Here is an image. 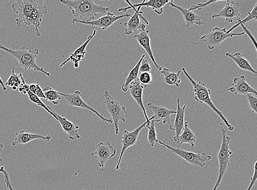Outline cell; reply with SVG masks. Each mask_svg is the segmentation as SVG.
<instances>
[{"label":"cell","instance_id":"ffe728a7","mask_svg":"<svg viewBox=\"0 0 257 190\" xmlns=\"http://www.w3.org/2000/svg\"><path fill=\"white\" fill-rule=\"evenodd\" d=\"M180 102L181 100L178 96L177 100V109L175 122L169 127V129L172 130V131H174L176 133L175 138L173 139H174L173 144H175L176 141L177 140L179 136L182 133L184 127L185 110L186 109V105H184L182 108Z\"/></svg>","mask_w":257,"mask_h":190},{"label":"cell","instance_id":"cb8c5ba5","mask_svg":"<svg viewBox=\"0 0 257 190\" xmlns=\"http://www.w3.org/2000/svg\"><path fill=\"white\" fill-rule=\"evenodd\" d=\"M51 139V136L50 135L44 136L38 134L28 133L24 131V130H21L19 133H16V137L13 142V145H26L30 142L38 139H40L45 142H49Z\"/></svg>","mask_w":257,"mask_h":190},{"label":"cell","instance_id":"4316f807","mask_svg":"<svg viewBox=\"0 0 257 190\" xmlns=\"http://www.w3.org/2000/svg\"><path fill=\"white\" fill-rule=\"evenodd\" d=\"M182 70H179L177 73H172L169 69L164 68L160 71L164 76V82L165 85L175 86L179 87L181 83L180 79Z\"/></svg>","mask_w":257,"mask_h":190},{"label":"cell","instance_id":"e575fe53","mask_svg":"<svg viewBox=\"0 0 257 190\" xmlns=\"http://www.w3.org/2000/svg\"><path fill=\"white\" fill-rule=\"evenodd\" d=\"M138 79L141 84L143 85L147 86V85L152 84L153 77L151 73H141Z\"/></svg>","mask_w":257,"mask_h":190},{"label":"cell","instance_id":"5b68a950","mask_svg":"<svg viewBox=\"0 0 257 190\" xmlns=\"http://www.w3.org/2000/svg\"><path fill=\"white\" fill-rule=\"evenodd\" d=\"M220 126L221 132H222V141L218 153V176L212 190H217L220 186L221 182L223 180L225 172L230 166V159L232 154L229 148L231 138L230 136L226 134V130L224 128L222 123H220Z\"/></svg>","mask_w":257,"mask_h":190},{"label":"cell","instance_id":"d6a6232c","mask_svg":"<svg viewBox=\"0 0 257 190\" xmlns=\"http://www.w3.org/2000/svg\"><path fill=\"white\" fill-rule=\"evenodd\" d=\"M27 94L28 95V97L30 100L32 101V102L35 104H37L38 106L41 107V108H43L44 110H45L48 113H49V114L52 115L54 118H55L56 120H57V117L55 114H53V113L49 110L47 108V106L39 98H38L37 96H35V94L32 93L31 91H29L27 93Z\"/></svg>","mask_w":257,"mask_h":190},{"label":"cell","instance_id":"2e32d148","mask_svg":"<svg viewBox=\"0 0 257 190\" xmlns=\"http://www.w3.org/2000/svg\"><path fill=\"white\" fill-rule=\"evenodd\" d=\"M47 108L53 114L56 115L57 120L61 124L64 132L69 135V139L76 140L80 138V135L77 132V129H79V126L75 125L74 123L67 120L66 118L59 115L53 110L51 106H47Z\"/></svg>","mask_w":257,"mask_h":190},{"label":"cell","instance_id":"9c48e42d","mask_svg":"<svg viewBox=\"0 0 257 190\" xmlns=\"http://www.w3.org/2000/svg\"><path fill=\"white\" fill-rule=\"evenodd\" d=\"M59 93L65 99V103L69 106L76 107V108H82L91 111L104 122L109 124L113 123L111 119L106 118L101 116L96 110H95L92 107L86 104L85 101L82 99V94L80 91H76L73 94H64L60 92Z\"/></svg>","mask_w":257,"mask_h":190},{"label":"cell","instance_id":"836d02e7","mask_svg":"<svg viewBox=\"0 0 257 190\" xmlns=\"http://www.w3.org/2000/svg\"><path fill=\"white\" fill-rule=\"evenodd\" d=\"M29 91H31L32 93L37 96L39 98H43L46 99V97L42 90L39 83H37L36 84H31L29 85Z\"/></svg>","mask_w":257,"mask_h":190},{"label":"cell","instance_id":"f546056e","mask_svg":"<svg viewBox=\"0 0 257 190\" xmlns=\"http://www.w3.org/2000/svg\"><path fill=\"white\" fill-rule=\"evenodd\" d=\"M23 75L20 73L17 74L15 72V68L13 69L12 74L5 85L7 86L11 87L13 90L16 91L22 84Z\"/></svg>","mask_w":257,"mask_h":190},{"label":"cell","instance_id":"60d3db41","mask_svg":"<svg viewBox=\"0 0 257 190\" xmlns=\"http://www.w3.org/2000/svg\"><path fill=\"white\" fill-rule=\"evenodd\" d=\"M256 165H257V161H255V163L254 166V173H253V175L252 176V177L250 178L249 185L248 187L247 190H250L251 188H252L253 187V186L254 185V184L255 183V182L256 181V178H257V175H256L257 167H256Z\"/></svg>","mask_w":257,"mask_h":190},{"label":"cell","instance_id":"ee69618b","mask_svg":"<svg viewBox=\"0 0 257 190\" xmlns=\"http://www.w3.org/2000/svg\"><path fill=\"white\" fill-rule=\"evenodd\" d=\"M0 85L2 86L3 88V90L4 91H7V88L5 86L4 83L3 81V80L1 78V77H0Z\"/></svg>","mask_w":257,"mask_h":190},{"label":"cell","instance_id":"e0dca14e","mask_svg":"<svg viewBox=\"0 0 257 190\" xmlns=\"http://www.w3.org/2000/svg\"><path fill=\"white\" fill-rule=\"evenodd\" d=\"M130 5V7L125 8H121L118 10V12H123L126 13L127 11L131 9H136L142 7L151 8L155 13L159 15H162L163 13V9L165 5L170 3V1L168 0H151V1H143L141 4L132 5L130 2L125 1Z\"/></svg>","mask_w":257,"mask_h":190},{"label":"cell","instance_id":"4fadbf2b","mask_svg":"<svg viewBox=\"0 0 257 190\" xmlns=\"http://www.w3.org/2000/svg\"><path fill=\"white\" fill-rule=\"evenodd\" d=\"M133 15V14H126L121 16H115L111 13H107L106 15L99 18V19L90 22H80L73 19L72 24L73 26H75L76 23H79L85 25L97 27L102 29L103 31H105V30L112 26L117 21L121 20L123 18L131 17Z\"/></svg>","mask_w":257,"mask_h":190},{"label":"cell","instance_id":"6da1fadb","mask_svg":"<svg viewBox=\"0 0 257 190\" xmlns=\"http://www.w3.org/2000/svg\"><path fill=\"white\" fill-rule=\"evenodd\" d=\"M44 0H18L12 8L19 17L16 19V25L20 27L22 23L26 26H33L36 36L39 37V28L44 16L47 14L48 9Z\"/></svg>","mask_w":257,"mask_h":190},{"label":"cell","instance_id":"7402d4cb","mask_svg":"<svg viewBox=\"0 0 257 190\" xmlns=\"http://www.w3.org/2000/svg\"><path fill=\"white\" fill-rule=\"evenodd\" d=\"M147 86L141 84L139 79H137L130 85L129 90L131 96L135 100L136 102L141 107L143 113H144L146 121H148L149 118L147 114V112L143 102V90Z\"/></svg>","mask_w":257,"mask_h":190},{"label":"cell","instance_id":"b9f144b4","mask_svg":"<svg viewBox=\"0 0 257 190\" xmlns=\"http://www.w3.org/2000/svg\"><path fill=\"white\" fill-rule=\"evenodd\" d=\"M19 92L23 94H27L29 91V85L27 84L24 78L22 85L19 88Z\"/></svg>","mask_w":257,"mask_h":190},{"label":"cell","instance_id":"d590c367","mask_svg":"<svg viewBox=\"0 0 257 190\" xmlns=\"http://www.w3.org/2000/svg\"><path fill=\"white\" fill-rule=\"evenodd\" d=\"M246 98L249 103V108L252 110V112L257 114V98L252 94H246Z\"/></svg>","mask_w":257,"mask_h":190},{"label":"cell","instance_id":"ba28073f","mask_svg":"<svg viewBox=\"0 0 257 190\" xmlns=\"http://www.w3.org/2000/svg\"><path fill=\"white\" fill-rule=\"evenodd\" d=\"M244 35V33H227L226 28L221 29L217 27L213 28L211 33L202 36L200 38V43L196 44H205L209 50H212L227 39L232 38L234 36H242Z\"/></svg>","mask_w":257,"mask_h":190},{"label":"cell","instance_id":"9a60e30c","mask_svg":"<svg viewBox=\"0 0 257 190\" xmlns=\"http://www.w3.org/2000/svg\"><path fill=\"white\" fill-rule=\"evenodd\" d=\"M96 30H94L92 35L89 36L85 43H83L73 53H71L69 58L60 65V68H62L65 64L70 62L74 63L75 68H78L80 63L85 60L86 54V49L87 45L91 42V41L95 37V35H96Z\"/></svg>","mask_w":257,"mask_h":190},{"label":"cell","instance_id":"1f68e13d","mask_svg":"<svg viewBox=\"0 0 257 190\" xmlns=\"http://www.w3.org/2000/svg\"><path fill=\"white\" fill-rule=\"evenodd\" d=\"M248 15L243 20H239L237 22L236 25L231 28L228 31H226L227 33H230L231 32L241 25H244L247 22L252 21L253 20H256L257 19V2L254 5V7L252 11L248 12Z\"/></svg>","mask_w":257,"mask_h":190},{"label":"cell","instance_id":"4dcf8cb0","mask_svg":"<svg viewBox=\"0 0 257 190\" xmlns=\"http://www.w3.org/2000/svg\"><path fill=\"white\" fill-rule=\"evenodd\" d=\"M153 116L149 118V120L147 124L146 127L148 128V140L152 147H153L155 144L158 142L157 138V134L156 129H155V122L153 121Z\"/></svg>","mask_w":257,"mask_h":190},{"label":"cell","instance_id":"8d00e7d4","mask_svg":"<svg viewBox=\"0 0 257 190\" xmlns=\"http://www.w3.org/2000/svg\"><path fill=\"white\" fill-rule=\"evenodd\" d=\"M0 172L4 174L5 182L9 190H15L13 186L11 185L8 172L6 170L4 166H2V167L0 168Z\"/></svg>","mask_w":257,"mask_h":190},{"label":"cell","instance_id":"ac0fdd59","mask_svg":"<svg viewBox=\"0 0 257 190\" xmlns=\"http://www.w3.org/2000/svg\"><path fill=\"white\" fill-rule=\"evenodd\" d=\"M148 108L154 113L153 121L157 123L164 124L171 122V115L176 114V111H173L165 108L163 106L155 105L152 103H148Z\"/></svg>","mask_w":257,"mask_h":190},{"label":"cell","instance_id":"7c38bea8","mask_svg":"<svg viewBox=\"0 0 257 190\" xmlns=\"http://www.w3.org/2000/svg\"><path fill=\"white\" fill-rule=\"evenodd\" d=\"M149 120L144 123H143L142 125L137 127L133 130V131L129 132L127 130H124L122 135L121 140L122 147L121 148L120 156H119L117 164L115 167L116 170H118L119 169V165H120L121 159L125 151L128 148L136 144L137 139H138L140 132L142 129L146 127Z\"/></svg>","mask_w":257,"mask_h":190},{"label":"cell","instance_id":"5bb4252c","mask_svg":"<svg viewBox=\"0 0 257 190\" xmlns=\"http://www.w3.org/2000/svg\"><path fill=\"white\" fill-rule=\"evenodd\" d=\"M141 8L135 9V13L130 17V20L124 24L125 35H130L137 31H146V25L141 22L140 19L141 18L142 20L146 22L147 25H149V22L144 17H143V13L140 11Z\"/></svg>","mask_w":257,"mask_h":190},{"label":"cell","instance_id":"484cf974","mask_svg":"<svg viewBox=\"0 0 257 190\" xmlns=\"http://www.w3.org/2000/svg\"><path fill=\"white\" fill-rule=\"evenodd\" d=\"M225 57L229 58L234 62L238 68L241 69L249 71V72L257 75L256 71L251 66L249 61L244 58V56L240 53L236 52L234 55L230 54L229 52L225 53Z\"/></svg>","mask_w":257,"mask_h":190},{"label":"cell","instance_id":"f6af8a7d","mask_svg":"<svg viewBox=\"0 0 257 190\" xmlns=\"http://www.w3.org/2000/svg\"><path fill=\"white\" fill-rule=\"evenodd\" d=\"M1 57H2V56H1V55H0V58H1Z\"/></svg>","mask_w":257,"mask_h":190},{"label":"cell","instance_id":"ab89813d","mask_svg":"<svg viewBox=\"0 0 257 190\" xmlns=\"http://www.w3.org/2000/svg\"><path fill=\"white\" fill-rule=\"evenodd\" d=\"M240 26H241L242 29L243 30V31H244L243 33L244 34H247V35L248 36V38L250 39L251 41H252V43H253V45L254 46V48H255L256 51H257V50H256V42L255 39L253 37V36L252 35V34H251V33L250 32L249 30H248L246 28V27L244 26V25H241Z\"/></svg>","mask_w":257,"mask_h":190},{"label":"cell","instance_id":"bcb514c9","mask_svg":"<svg viewBox=\"0 0 257 190\" xmlns=\"http://www.w3.org/2000/svg\"><path fill=\"white\" fill-rule=\"evenodd\" d=\"M83 190H86V189H83Z\"/></svg>","mask_w":257,"mask_h":190},{"label":"cell","instance_id":"3957f363","mask_svg":"<svg viewBox=\"0 0 257 190\" xmlns=\"http://www.w3.org/2000/svg\"><path fill=\"white\" fill-rule=\"evenodd\" d=\"M0 50H2L9 54L14 56L20 65V66L27 71L28 70H33L37 72L43 73L48 77L50 76V73L47 72L43 68H40L36 63L39 50L38 49L31 50L27 51L26 47H22L19 50H12L3 45H0Z\"/></svg>","mask_w":257,"mask_h":190},{"label":"cell","instance_id":"d4e9b609","mask_svg":"<svg viewBox=\"0 0 257 190\" xmlns=\"http://www.w3.org/2000/svg\"><path fill=\"white\" fill-rule=\"evenodd\" d=\"M196 141V136L194 132L189 128L188 122H185L183 130L175 142L177 144V148H180L183 144H187L190 145L191 148H193L195 146Z\"/></svg>","mask_w":257,"mask_h":190},{"label":"cell","instance_id":"f1b7e54d","mask_svg":"<svg viewBox=\"0 0 257 190\" xmlns=\"http://www.w3.org/2000/svg\"><path fill=\"white\" fill-rule=\"evenodd\" d=\"M43 91L46 97V100L49 101L54 105H58L63 98L59 92L53 90L52 87H46L43 89Z\"/></svg>","mask_w":257,"mask_h":190},{"label":"cell","instance_id":"277c9868","mask_svg":"<svg viewBox=\"0 0 257 190\" xmlns=\"http://www.w3.org/2000/svg\"><path fill=\"white\" fill-rule=\"evenodd\" d=\"M182 71L185 76H186L189 80L191 85L193 86V92L195 95V99L196 101L201 104L205 103L214 112H216V114L225 123L227 128L230 130V131L234 130V127L231 126L229 122L227 121L226 118L224 116L222 112L219 110L214 105L210 97L211 92L206 87V85L200 82H195L191 78V76L187 73L186 69L184 68H182Z\"/></svg>","mask_w":257,"mask_h":190},{"label":"cell","instance_id":"30bf717a","mask_svg":"<svg viewBox=\"0 0 257 190\" xmlns=\"http://www.w3.org/2000/svg\"><path fill=\"white\" fill-rule=\"evenodd\" d=\"M240 5L234 2L227 0L225 7L222 10L215 11L213 13L212 19L222 17L225 21L229 23L240 20Z\"/></svg>","mask_w":257,"mask_h":190},{"label":"cell","instance_id":"7bdbcfd3","mask_svg":"<svg viewBox=\"0 0 257 190\" xmlns=\"http://www.w3.org/2000/svg\"><path fill=\"white\" fill-rule=\"evenodd\" d=\"M4 145L2 143H0V162H2L3 161V159L2 158L1 156L4 151Z\"/></svg>","mask_w":257,"mask_h":190},{"label":"cell","instance_id":"8fae6325","mask_svg":"<svg viewBox=\"0 0 257 190\" xmlns=\"http://www.w3.org/2000/svg\"><path fill=\"white\" fill-rule=\"evenodd\" d=\"M116 151L110 142L103 143L100 142L95 146V151L91 152V156L98 161L99 167L101 171H104L105 164L113 157L116 155Z\"/></svg>","mask_w":257,"mask_h":190},{"label":"cell","instance_id":"7a4b0ae2","mask_svg":"<svg viewBox=\"0 0 257 190\" xmlns=\"http://www.w3.org/2000/svg\"><path fill=\"white\" fill-rule=\"evenodd\" d=\"M60 2L70 9L74 19L83 22H92L98 14H105L109 9L108 8L95 4L92 0H61Z\"/></svg>","mask_w":257,"mask_h":190},{"label":"cell","instance_id":"44dd1931","mask_svg":"<svg viewBox=\"0 0 257 190\" xmlns=\"http://www.w3.org/2000/svg\"><path fill=\"white\" fill-rule=\"evenodd\" d=\"M170 4L172 7L178 10L182 13L185 23V27L187 28L192 27L194 25H205V23L203 22L205 19L204 17H202L194 13L193 11H190L186 9L183 8L173 4V1H171Z\"/></svg>","mask_w":257,"mask_h":190},{"label":"cell","instance_id":"f35d334b","mask_svg":"<svg viewBox=\"0 0 257 190\" xmlns=\"http://www.w3.org/2000/svg\"><path fill=\"white\" fill-rule=\"evenodd\" d=\"M221 2L222 1H208L206 3L199 4L198 5L192 6V7H191L190 8L189 10L190 11H193L194 10L200 11L202 9H204V8L208 7V5H210L211 4L217 3Z\"/></svg>","mask_w":257,"mask_h":190},{"label":"cell","instance_id":"52a82bcc","mask_svg":"<svg viewBox=\"0 0 257 190\" xmlns=\"http://www.w3.org/2000/svg\"><path fill=\"white\" fill-rule=\"evenodd\" d=\"M159 144L163 145L169 149L173 153L184 159L194 167L204 168L206 162L210 161L212 156L205 153H196L181 149L180 148H174L159 140Z\"/></svg>","mask_w":257,"mask_h":190},{"label":"cell","instance_id":"74e56055","mask_svg":"<svg viewBox=\"0 0 257 190\" xmlns=\"http://www.w3.org/2000/svg\"><path fill=\"white\" fill-rule=\"evenodd\" d=\"M151 70L152 68L149 61L147 59H143L140 65V73H151Z\"/></svg>","mask_w":257,"mask_h":190},{"label":"cell","instance_id":"83f0119b","mask_svg":"<svg viewBox=\"0 0 257 190\" xmlns=\"http://www.w3.org/2000/svg\"><path fill=\"white\" fill-rule=\"evenodd\" d=\"M146 56V55H143L140 59L139 62L137 63L135 65V67L130 71L128 76L127 77L126 79H125L124 84L122 85L121 87L122 90L123 92H127L128 90L129 86L131 83L138 79L139 75L140 73L139 69L140 65L142 61L145 59Z\"/></svg>","mask_w":257,"mask_h":190},{"label":"cell","instance_id":"d6986e66","mask_svg":"<svg viewBox=\"0 0 257 190\" xmlns=\"http://www.w3.org/2000/svg\"><path fill=\"white\" fill-rule=\"evenodd\" d=\"M232 86L229 88L227 91L235 95L254 94L255 96H256V90L246 81L243 75L235 78L232 82Z\"/></svg>","mask_w":257,"mask_h":190},{"label":"cell","instance_id":"8992f818","mask_svg":"<svg viewBox=\"0 0 257 190\" xmlns=\"http://www.w3.org/2000/svg\"><path fill=\"white\" fill-rule=\"evenodd\" d=\"M104 103L106 110L112 117V120L114 124L115 133L116 136L119 135L118 122H125L127 112L125 107L121 106L118 101L110 96L108 92L105 91L104 94Z\"/></svg>","mask_w":257,"mask_h":190},{"label":"cell","instance_id":"603a6c76","mask_svg":"<svg viewBox=\"0 0 257 190\" xmlns=\"http://www.w3.org/2000/svg\"><path fill=\"white\" fill-rule=\"evenodd\" d=\"M149 31H141L139 34H136L134 38L146 51L147 54L154 64L155 66L157 67L159 71H161L162 70V67L159 66L156 61H155L151 46V40L150 37H149Z\"/></svg>","mask_w":257,"mask_h":190}]
</instances>
